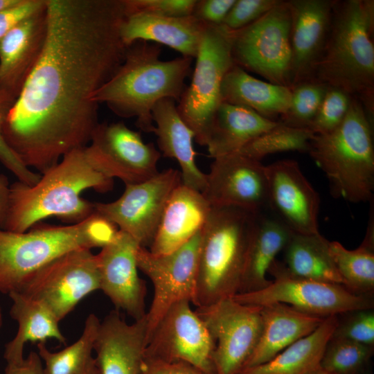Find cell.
Wrapping results in <instances>:
<instances>
[{"label": "cell", "mask_w": 374, "mask_h": 374, "mask_svg": "<svg viewBox=\"0 0 374 374\" xmlns=\"http://www.w3.org/2000/svg\"><path fill=\"white\" fill-rule=\"evenodd\" d=\"M175 102L172 98H165L154 105L152 111L155 124L152 132L157 137L162 155L177 161L181 184L202 193L206 186V174L195 162V134L180 116Z\"/></svg>", "instance_id": "25"}, {"label": "cell", "mask_w": 374, "mask_h": 374, "mask_svg": "<svg viewBox=\"0 0 374 374\" xmlns=\"http://www.w3.org/2000/svg\"><path fill=\"white\" fill-rule=\"evenodd\" d=\"M100 290L96 255L89 249L64 253L35 273L19 291L47 307L60 321L85 296Z\"/></svg>", "instance_id": "11"}, {"label": "cell", "mask_w": 374, "mask_h": 374, "mask_svg": "<svg viewBox=\"0 0 374 374\" xmlns=\"http://www.w3.org/2000/svg\"><path fill=\"white\" fill-rule=\"evenodd\" d=\"M3 324V314H2V310L0 305V329Z\"/></svg>", "instance_id": "50"}, {"label": "cell", "mask_w": 374, "mask_h": 374, "mask_svg": "<svg viewBox=\"0 0 374 374\" xmlns=\"http://www.w3.org/2000/svg\"><path fill=\"white\" fill-rule=\"evenodd\" d=\"M328 86L317 79L301 82L291 87V100L278 122L292 127L309 129Z\"/></svg>", "instance_id": "36"}, {"label": "cell", "mask_w": 374, "mask_h": 374, "mask_svg": "<svg viewBox=\"0 0 374 374\" xmlns=\"http://www.w3.org/2000/svg\"><path fill=\"white\" fill-rule=\"evenodd\" d=\"M8 296L12 301L10 314L18 329L15 337L5 345L3 357L7 364H17L24 359V348L28 341L46 343L54 339L66 344L60 321L47 307L19 292Z\"/></svg>", "instance_id": "30"}, {"label": "cell", "mask_w": 374, "mask_h": 374, "mask_svg": "<svg viewBox=\"0 0 374 374\" xmlns=\"http://www.w3.org/2000/svg\"><path fill=\"white\" fill-rule=\"evenodd\" d=\"M277 123L245 107L222 102L212 118L205 146L213 159L236 153Z\"/></svg>", "instance_id": "27"}, {"label": "cell", "mask_w": 374, "mask_h": 374, "mask_svg": "<svg viewBox=\"0 0 374 374\" xmlns=\"http://www.w3.org/2000/svg\"><path fill=\"white\" fill-rule=\"evenodd\" d=\"M10 186L8 179L0 175V229H3L8 206Z\"/></svg>", "instance_id": "47"}, {"label": "cell", "mask_w": 374, "mask_h": 374, "mask_svg": "<svg viewBox=\"0 0 374 374\" xmlns=\"http://www.w3.org/2000/svg\"><path fill=\"white\" fill-rule=\"evenodd\" d=\"M114 179L98 172L89 162L84 147L71 150L41 173L32 186L15 181L10 186L4 230L24 233L50 217L76 224L94 213L93 202L81 196L92 188L112 190Z\"/></svg>", "instance_id": "2"}, {"label": "cell", "mask_w": 374, "mask_h": 374, "mask_svg": "<svg viewBox=\"0 0 374 374\" xmlns=\"http://www.w3.org/2000/svg\"><path fill=\"white\" fill-rule=\"evenodd\" d=\"M46 35V3L0 42V94L13 105L41 55Z\"/></svg>", "instance_id": "21"}, {"label": "cell", "mask_w": 374, "mask_h": 374, "mask_svg": "<svg viewBox=\"0 0 374 374\" xmlns=\"http://www.w3.org/2000/svg\"><path fill=\"white\" fill-rule=\"evenodd\" d=\"M181 184L179 170L168 168L143 182L125 185L122 195L114 202H93L94 213L119 227L141 247H150L165 205Z\"/></svg>", "instance_id": "15"}, {"label": "cell", "mask_w": 374, "mask_h": 374, "mask_svg": "<svg viewBox=\"0 0 374 374\" xmlns=\"http://www.w3.org/2000/svg\"><path fill=\"white\" fill-rule=\"evenodd\" d=\"M261 335L243 370L270 361L290 345L312 332L325 319L280 303L261 306Z\"/></svg>", "instance_id": "26"}, {"label": "cell", "mask_w": 374, "mask_h": 374, "mask_svg": "<svg viewBox=\"0 0 374 374\" xmlns=\"http://www.w3.org/2000/svg\"><path fill=\"white\" fill-rule=\"evenodd\" d=\"M267 204L292 232L319 233L320 199L297 161L279 160L265 166Z\"/></svg>", "instance_id": "18"}, {"label": "cell", "mask_w": 374, "mask_h": 374, "mask_svg": "<svg viewBox=\"0 0 374 374\" xmlns=\"http://www.w3.org/2000/svg\"><path fill=\"white\" fill-rule=\"evenodd\" d=\"M161 53L159 44L146 41L127 46L123 62L92 100L105 103L120 117H135L141 131L152 132L153 107L165 98L179 102L193 60L181 55L165 61Z\"/></svg>", "instance_id": "3"}, {"label": "cell", "mask_w": 374, "mask_h": 374, "mask_svg": "<svg viewBox=\"0 0 374 374\" xmlns=\"http://www.w3.org/2000/svg\"><path fill=\"white\" fill-rule=\"evenodd\" d=\"M330 316L310 334L296 341L270 361L250 367L239 374H311L321 367L326 347L338 324Z\"/></svg>", "instance_id": "31"}, {"label": "cell", "mask_w": 374, "mask_h": 374, "mask_svg": "<svg viewBox=\"0 0 374 374\" xmlns=\"http://www.w3.org/2000/svg\"><path fill=\"white\" fill-rule=\"evenodd\" d=\"M314 136L309 129L292 127L278 121L274 127L249 142L236 153L261 161L266 156L278 152H308Z\"/></svg>", "instance_id": "35"}, {"label": "cell", "mask_w": 374, "mask_h": 374, "mask_svg": "<svg viewBox=\"0 0 374 374\" xmlns=\"http://www.w3.org/2000/svg\"><path fill=\"white\" fill-rule=\"evenodd\" d=\"M215 344V374H239L253 353L262 329L261 306L225 299L195 310Z\"/></svg>", "instance_id": "12"}, {"label": "cell", "mask_w": 374, "mask_h": 374, "mask_svg": "<svg viewBox=\"0 0 374 374\" xmlns=\"http://www.w3.org/2000/svg\"><path fill=\"white\" fill-rule=\"evenodd\" d=\"M335 1L288 0L291 12V87L316 79L329 34Z\"/></svg>", "instance_id": "20"}, {"label": "cell", "mask_w": 374, "mask_h": 374, "mask_svg": "<svg viewBox=\"0 0 374 374\" xmlns=\"http://www.w3.org/2000/svg\"><path fill=\"white\" fill-rule=\"evenodd\" d=\"M125 0H46L41 55L3 125L30 169L44 172L89 145L98 125L93 94L123 62Z\"/></svg>", "instance_id": "1"}, {"label": "cell", "mask_w": 374, "mask_h": 374, "mask_svg": "<svg viewBox=\"0 0 374 374\" xmlns=\"http://www.w3.org/2000/svg\"><path fill=\"white\" fill-rule=\"evenodd\" d=\"M202 230L169 253L153 254L141 246L137 249V267L150 279L154 287L152 301L146 313L147 344L171 305L183 300L195 304Z\"/></svg>", "instance_id": "13"}, {"label": "cell", "mask_w": 374, "mask_h": 374, "mask_svg": "<svg viewBox=\"0 0 374 374\" xmlns=\"http://www.w3.org/2000/svg\"><path fill=\"white\" fill-rule=\"evenodd\" d=\"M291 12L288 1H280L260 18L232 30L235 64L257 73L269 82L291 87Z\"/></svg>", "instance_id": "9"}, {"label": "cell", "mask_w": 374, "mask_h": 374, "mask_svg": "<svg viewBox=\"0 0 374 374\" xmlns=\"http://www.w3.org/2000/svg\"><path fill=\"white\" fill-rule=\"evenodd\" d=\"M202 193L211 207H235L259 214L267 204L265 166L239 153L215 158Z\"/></svg>", "instance_id": "17"}, {"label": "cell", "mask_w": 374, "mask_h": 374, "mask_svg": "<svg viewBox=\"0 0 374 374\" xmlns=\"http://www.w3.org/2000/svg\"><path fill=\"white\" fill-rule=\"evenodd\" d=\"M358 374H371L370 372L368 371V369H366L365 371L358 373Z\"/></svg>", "instance_id": "51"}, {"label": "cell", "mask_w": 374, "mask_h": 374, "mask_svg": "<svg viewBox=\"0 0 374 374\" xmlns=\"http://www.w3.org/2000/svg\"><path fill=\"white\" fill-rule=\"evenodd\" d=\"M258 215L235 207H212L202 230L195 306L209 305L238 293Z\"/></svg>", "instance_id": "7"}, {"label": "cell", "mask_w": 374, "mask_h": 374, "mask_svg": "<svg viewBox=\"0 0 374 374\" xmlns=\"http://www.w3.org/2000/svg\"><path fill=\"white\" fill-rule=\"evenodd\" d=\"M84 152L98 172L125 185L143 182L159 172L160 152L123 122L99 123Z\"/></svg>", "instance_id": "14"}, {"label": "cell", "mask_w": 374, "mask_h": 374, "mask_svg": "<svg viewBox=\"0 0 374 374\" xmlns=\"http://www.w3.org/2000/svg\"><path fill=\"white\" fill-rule=\"evenodd\" d=\"M190 302L174 303L152 332L144 357L167 362H184L204 374H215V342Z\"/></svg>", "instance_id": "16"}, {"label": "cell", "mask_w": 374, "mask_h": 374, "mask_svg": "<svg viewBox=\"0 0 374 374\" xmlns=\"http://www.w3.org/2000/svg\"><path fill=\"white\" fill-rule=\"evenodd\" d=\"M269 272L274 280L267 287L237 294L232 299L242 304L256 306L284 303L304 313L323 318L373 309L371 296L355 294L341 285L292 276L277 260Z\"/></svg>", "instance_id": "10"}, {"label": "cell", "mask_w": 374, "mask_h": 374, "mask_svg": "<svg viewBox=\"0 0 374 374\" xmlns=\"http://www.w3.org/2000/svg\"><path fill=\"white\" fill-rule=\"evenodd\" d=\"M332 337L346 339L374 347V311L364 309L346 313Z\"/></svg>", "instance_id": "39"}, {"label": "cell", "mask_w": 374, "mask_h": 374, "mask_svg": "<svg viewBox=\"0 0 374 374\" xmlns=\"http://www.w3.org/2000/svg\"><path fill=\"white\" fill-rule=\"evenodd\" d=\"M13 104L0 94V162L21 181L34 185L41 174L28 168L7 144L3 135V125Z\"/></svg>", "instance_id": "40"}, {"label": "cell", "mask_w": 374, "mask_h": 374, "mask_svg": "<svg viewBox=\"0 0 374 374\" xmlns=\"http://www.w3.org/2000/svg\"><path fill=\"white\" fill-rule=\"evenodd\" d=\"M374 1L335 0L315 78L357 98L374 118Z\"/></svg>", "instance_id": "4"}, {"label": "cell", "mask_w": 374, "mask_h": 374, "mask_svg": "<svg viewBox=\"0 0 374 374\" xmlns=\"http://www.w3.org/2000/svg\"><path fill=\"white\" fill-rule=\"evenodd\" d=\"M353 96L338 88L329 87L309 130L314 134L328 133L344 121Z\"/></svg>", "instance_id": "38"}, {"label": "cell", "mask_w": 374, "mask_h": 374, "mask_svg": "<svg viewBox=\"0 0 374 374\" xmlns=\"http://www.w3.org/2000/svg\"><path fill=\"white\" fill-rule=\"evenodd\" d=\"M140 245L130 235L118 231L115 238L96 255L100 290L116 310L125 312L134 321L146 315V287L138 274L136 253Z\"/></svg>", "instance_id": "19"}, {"label": "cell", "mask_w": 374, "mask_h": 374, "mask_svg": "<svg viewBox=\"0 0 374 374\" xmlns=\"http://www.w3.org/2000/svg\"><path fill=\"white\" fill-rule=\"evenodd\" d=\"M279 1L280 0H235L222 24L231 30L243 28L260 18Z\"/></svg>", "instance_id": "42"}, {"label": "cell", "mask_w": 374, "mask_h": 374, "mask_svg": "<svg viewBox=\"0 0 374 374\" xmlns=\"http://www.w3.org/2000/svg\"><path fill=\"white\" fill-rule=\"evenodd\" d=\"M100 323L96 314H89L78 339L58 352L49 350L45 343H37V353L44 362V374H100L93 355Z\"/></svg>", "instance_id": "34"}, {"label": "cell", "mask_w": 374, "mask_h": 374, "mask_svg": "<svg viewBox=\"0 0 374 374\" xmlns=\"http://www.w3.org/2000/svg\"><path fill=\"white\" fill-rule=\"evenodd\" d=\"M211 208L201 192L179 185L165 205L149 251L163 255L186 244L203 229Z\"/></svg>", "instance_id": "24"}, {"label": "cell", "mask_w": 374, "mask_h": 374, "mask_svg": "<svg viewBox=\"0 0 374 374\" xmlns=\"http://www.w3.org/2000/svg\"><path fill=\"white\" fill-rule=\"evenodd\" d=\"M283 266L290 275L343 285L329 249V241L320 233H292L283 249Z\"/></svg>", "instance_id": "32"}, {"label": "cell", "mask_w": 374, "mask_h": 374, "mask_svg": "<svg viewBox=\"0 0 374 374\" xmlns=\"http://www.w3.org/2000/svg\"><path fill=\"white\" fill-rule=\"evenodd\" d=\"M118 231L96 213L66 226H34L24 233L0 229V293L19 292L35 273L64 253L105 247Z\"/></svg>", "instance_id": "5"}, {"label": "cell", "mask_w": 374, "mask_h": 374, "mask_svg": "<svg viewBox=\"0 0 374 374\" xmlns=\"http://www.w3.org/2000/svg\"><path fill=\"white\" fill-rule=\"evenodd\" d=\"M233 31L223 24H207L195 57L193 76L184 91L177 111L195 134V141L205 145L213 115L221 102V85L234 64Z\"/></svg>", "instance_id": "8"}, {"label": "cell", "mask_w": 374, "mask_h": 374, "mask_svg": "<svg viewBox=\"0 0 374 374\" xmlns=\"http://www.w3.org/2000/svg\"><path fill=\"white\" fill-rule=\"evenodd\" d=\"M292 233L276 217H267L261 213L257 215L248 242L238 294L258 291L271 283L267 273Z\"/></svg>", "instance_id": "28"}, {"label": "cell", "mask_w": 374, "mask_h": 374, "mask_svg": "<svg viewBox=\"0 0 374 374\" xmlns=\"http://www.w3.org/2000/svg\"><path fill=\"white\" fill-rule=\"evenodd\" d=\"M311 374H333V373L326 371V370L320 367L316 371H314V372H312Z\"/></svg>", "instance_id": "49"}, {"label": "cell", "mask_w": 374, "mask_h": 374, "mask_svg": "<svg viewBox=\"0 0 374 374\" xmlns=\"http://www.w3.org/2000/svg\"><path fill=\"white\" fill-rule=\"evenodd\" d=\"M46 3V0H19L0 10V42L15 25L43 9Z\"/></svg>", "instance_id": "43"}, {"label": "cell", "mask_w": 374, "mask_h": 374, "mask_svg": "<svg viewBox=\"0 0 374 374\" xmlns=\"http://www.w3.org/2000/svg\"><path fill=\"white\" fill-rule=\"evenodd\" d=\"M365 237L353 250L337 241H329L330 255L343 280L350 291L371 296L374 291V217L372 207Z\"/></svg>", "instance_id": "33"}, {"label": "cell", "mask_w": 374, "mask_h": 374, "mask_svg": "<svg viewBox=\"0 0 374 374\" xmlns=\"http://www.w3.org/2000/svg\"><path fill=\"white\" fill-rule=\"evenodd\" d=\"M373 127L361 102L353 97L342 123L310 141L308 153L324 172L335 197L352 203L373 200Z\"/></svg>", "instance_id": "6"}, {"label": "cell", "mask_w": 374, "mask_h": 374, "mask_svg": "<svg viewBox=\"0 0 374 374\" xmlns=\"http://www.w3.org/2000/svg\"><path fill=\"white\" fill-rule=\"evenodd\" d=\"M207 24L193 15L171 17L134 12L126 15L120 33L126 46L139 40L152 42L195 59Z\"/></svg>", "instance_id": "23"}, {"label": "cell", "mask_w": 374, "mask_h": 374, "mask_svg": "<svg viewBox=\"0 0 374 374\" xmlns=\"http://www.w3.org/2000/svg\"><path fill=\"white\" fill-rule=\"evenodd\" d=\"M139 374H204L193 366L184 362H167L143 358Z\"/></svg>", "instance_id": "45"}, {"label": "cell", "mask_w": 374, "mask_h": 374, "mask_svg": "<svg viewBox=\"0 0 374 374\" xmlns=\"http://www.w3.org/2000/svg\"><path fill=\"white\" fill-rule=\"evenodd\" d=\"M4 374H44V366L38 353L31 351L21 363L7 364Z\"/></svg>", "instance_id": "46"}, {"label": "cell", "mask_w": 374, "mask_h": 374, "mask_svg": "<svg viewBox=\"0 0 374 374\" xmlns=\"http://www.w3.org/2000/svg\"><path fill=\"white\" fill-rule=\"evenodd\" d=\"M19 0H0V10L15 4Z\"/></svg>", "instance_id": "48"}, {"label": "cell", "mask_w": 374, "mask_h": 374, "mask_svg": "<svg viewBox=\"0 0 374 374\" xmlns=\"http://www.w3.org/2000/svg\"><path fill=\"white\" fill-rule=\"evenodd\" d=\"M146 346V315L129 324L112 311L100 321L94 341L100 374H139Z\"/></svg>", "instance_id": "22"}, {"label": "cell", "mask_w": 374, "mask_h": 374, "mask_svg": "<svg viewBox=\"0 0 374 374\" xmlns=\"http://www.w3.org/2000/svg\"><path fill=\"white\" fill-rule=\"evenodd\" d=\"M235 2V0H197L193 15L206 24L220 25Z\"/></svg>", "instance_id": "44"}, {"label": "cell", "mask_w": 374, "mask_h": 374, "mask_svg": "<svg viewBox=\"0 0 374 374\" xmlns=\"http://www.w3.org/2000/svg\"><path fill=\"white\" fill-rule=\"evenodd\" d=\"M197 0H125L127 15L145 12L181 17L193 15Z\"/></svg>", "instance_id": "41"}, {"label": "cell", "mask_w": 374, "mask_h": 374, "mask_svg": "<svg viewBox=\"0 0 374 374\" xmlns=\"http://www.w3.org/2000/svg\"><path fill=\"white\" fill-rule=\"evenodd\" d=\"M221 102L249 108L261 116L278 121L290 103L291 89L260 80L233 64L221 85Z\"/></svg>", "instance_id": "29"}, {"label": "cell", "mask_w": 374, "mask_h": 374, "mask_svg": "<svg viewBox=\"0 0 374 374\" xmlns=\"http://www.w3.org/2000/svg\"><path fill=\"white\" fill-rule=\"evenodd\" d=\"M374 347L331 337L321 360V367L333 374H358L366 369Z\"/></svg>", "instance_id": "37"}]
</instances>
